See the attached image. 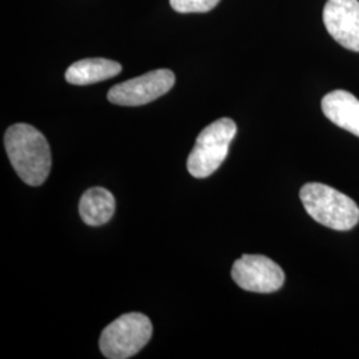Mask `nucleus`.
<instances>
[{"mask_svg": "<svg viewBox=\"0 0 359 359\" xmlns=\"http://www.w3.org/2000/svg\"><path fill=\"white\" fill-rule=\"evenodd\" d=\"M121 72V65L103 57L84 59L71 65L65 72V80L74 86H88L115 77Z\"/></svg>", "mask_w": 359, "mask_h": 359, "instance_id": "nucleus-9", "label": "nucleus"}, {"mask_svg": "<svg viewBox=\"0 0 359 359\" xmlns=\"http://www.w3.org/2000/svg\"><path fill=\"white\" fill-rule=\"evenodd\" d=\"M323 25L337 43L359 52V0H327Z\"/></svg>", "mask_w": 359, "mask_h": 359, "instance_id": "nucleus-7", "label": "nucleus"}, {"mask_svg": "<svg viewBox=\"0 0 359 359\" xmlns=\"http://www.w3.org/2000/svg\"><path fill=\"white\" fill-rule=\"evenodd\" d=\"M170 7L180 13H208L219 0H169Z\"/></svg>", "mask_w": 359, "mask_h": 359, "instance_id": "nucleus-11", "label": "nucleus"}, {"mask_svg": "<svg viewBox=\"0 0 359 359\" xmlns=\"http://www.w3.org/2000/svg\"><path fill=\"white\" fill-rule=\"evenodd\" d=\"M152 332V323L147 316L128 313L104 329L99 346L105 358H130L149 342Z\"/></svg>", "mask_w": 359, "mask_h": 359, "instance_id": "nucleus-4", "label": "nucleus"}, {"mask_svg": "<svg viewBox=\"0 0 359 359\" xmlns=\"http://www.w3.org/2000/svg\"><path fill=\"white\" fill-rule=\"evenodd\" d=\"M322 112L337 127L359 137V100L347 90H337L322 99Z\"/></svg>", "mask_w": 359, "mask_h": 359, "instance_id": "nucleus-8", "label": "nucleus"}, {"mask_svg": "<svg viewBox=\"0 0 359 359\" xmlns=\"http://www.w3.org/2000/svg\"><path fill=\"white\" fill-rule=\"evenodd\" d=\"M237 133L236 123L228 118H218L201 130L187 167L196 179H205L213 175L229 154V147Z\"/></svg>", "mask_w": 359, "mask_h": 359, "instance_id": "nucleus-3", "label": "nucleus"}, {"mask_svg": "<svg viewBox=\"0 0 359 359\" xmlns=\"http://www.w3.org/2000/svg\"><path fill=\"white\" fill-rule=\"evenodd\" d=\"M114 194L105 188H90L83 194L79 203V212L83 221L90 226L107 224L115 213Z\"/></svg>", "mask_w": 359, "mask_h": 359, "instance_id": "nucleus-10", "label": "nucleus"}, {"mask_svg": "<svg viewBox=\"0 0 359 359\" xmlns=\"http://www.w3.org/2000/svg\"><path fill=\"white\" fill-rule=\"evenodd\" d=\"M309 216L334 231H350L359 222V208L354 200L321 182L305 184L299 192Z\"/></svg>", "mask_w": 359, "mask_h": 359, "instance_id": "nucleus-2", "label": "nucleus"}, {"mask_svg": "<svg viewBox=\"0 0 359 359\" xmlns=\"http://www.w3.org/2000/svg\"><path fill=\"white\" fill-rule=\"evenodd\" d=\"M4 147L15 172L31 187H40L51 172V149L44 135L29 124L7 129Z\"/></svg>", "mask_w": 359, "mask_h": 359, "instance_id": "nucleus-1", "label": "nucleus"}, {"mask_svg": "<svg viewBox=\"0 0 359 359\" xmlns=\"http://www.w3.org/2000/svg\"><path fill=\"white\" fill-rule=\"evenodd\" d=\"M234 283L252 293H274L283 287L285 273L273 259L259 255H244L231 269Z\"/></svg>", "mask_w": 359, "mask_h": 359, "instance_id": "nucleus-6", "label": "nucleus"}, {"mask_svg": "<svg viewBox=\"0 0 359 359\" xmlns=\"http://www.w3.org/2000/svg\"><path fill=\"white\" fill-rule=\"evenodd\" d=\"M176 77L169 69H156L112 87L108 100L116 105L139 107L164 96L175 86Z\"/></svg>", "mask_w": 359, "mask_h": 359, "instance_id": "nucleus-5", "label": "nucleus"}]
</instances>
